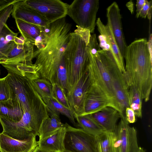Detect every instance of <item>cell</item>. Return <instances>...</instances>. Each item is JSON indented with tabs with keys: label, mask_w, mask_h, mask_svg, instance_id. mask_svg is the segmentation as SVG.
<instances>
[{
	"label": "cell",
	"mask_w": 152,
	"mask_h": 152,
	"mask_svg": "<svg viewBox=\"0 0 152 152\" xmlns=\"http://www.w3.org/2000/svg\"><path fill=\"white\" fill-rule=\"evenodd\" d=\"M99 152H117L114 132L105 131L97 136Z\"/></svg>",
	"instance_id": "4316f807"
},
{
	"label": "cell",
	"mask_w": 152,
	"mask_h": 152,
	"mask_svg": "<svg viewBox=\"0 0 152 152\" xmlns=\"http://www.w3.org/2000/svg\"><path fill=\"white\" fill-rule=\"evenodd\" d=\"M65 126L58 129L38 141V147L50 152H63L66 150Z\"/></svg>",
	"instance_id": "ac0fdd59"
},
{
	"label": "cell",
	"mask_w": 152,
	"mask_h": 152,
	"mask_svg": "<svg viewBox=\"0 0 152 152\" xmlns=\"http://www.w3.org/2000/svg\"><path fill=\"white\" fill-rule=\"evenodd\" d=\"M128 99L129 107L134 111L136 116L141 118L142 99L138 90L133 86L129 87Z\"/></svg>",
	"instance_id": "83f0119b"
},
{
	"label": "cell",
	"mask_w": 152,
	"mask_h": 152,
	"mask_svg": "<svg viewBox=\"0 0 152 152\" xmlns=\"http://www.w3.org/2000/svg\"><path fill=\"white\" fill-rule=\"evenodd\" d=\"M134 111L130 107L127 108L125 111V117L128 124H132L135 122L136 119Z\"/></svg>",
	"instance_id": "e575fe53"
},
{
	"label": "cell",
	"mask_w": 152,
	"mask_h": 152,
	"mask_svg": "<svg viewBox=\"0 0 152 152\" xmlns=\"http://www.w3.org/2000/svg\"><path fill=\"white\" fill-rule=\"evenodd\" d=\"M49 116L48 108L42 100L30 109L24 111L19 121L0 117V123L3 132L14 139L23 140L33 135L37 136L42 121Z\"/></svg>",
	"instance_id": "277c9868"
},
{
	"label": "cell",
	"mask_w": 152,
	"mask_h": 152,
	"mask_svg": "<svg viewBox=\"0 0 152 152\" xmlns=\"http://www.w3.org/2000/svg\"><path fill=\"white\" fill-rule=\"evenodd\" d=\"M36 91L42 98H54L52 83L45 78H39L31 80Z\"/></svg>",
	"instance_id": "f1b7e54d"
},
{
	"label": "cell",
	"mask_w": 152,
	"mask_h": 152,
	"mask_svg": "<svg viewBox=\"0 0 152 152\" xmlns=\"http://www.w3.org/2000/svg\"><path fill=\"white\" fill-rule=\"evenodd\" d=\"M11 15L18 19L39 26L44 27L49 24L42 16L27 5L24 0H16L13 4Z\"/></svg>",
	"instance_id": "2e32d148"
},
{
	"label": "cell",
	"mask_w": 152,
	"mask_h": 152,
	"mask_svg": "<svg viewBox=\"0 0 152 152\" xmlns=\"http://www.w3.org/2000/svg\"><path fill=\"white\" fill-rule=\"evenodd\" d=\"M139 152H145V151L143 148H141Z\"/></svg>",
	"instance_id": "b9f144b4"
},
{
	"label": "cell",
	"mask_w": 152,
	"mask_h": 152,
	"mask_svg": "<svg viewBox=\"0 0 152 152\" xmlns=\"http://www.w3.org/2000/svg\"><path fill=\"white\" fill-rule=\"evenodd\" d=\"M91 36L83 35L75 30L70 34L64 55L67 77V95L72 92L88 69L89 58L87 46Z\"/></svg>",
	"instance_id": "3957f363"
},
{
	"label": "cell",
	"mask_w": 152,
	"mask_h": 152,
	"mask_svg": "<svg viewBox=\"0 0 152 152\" xmlns=\"http://www.w3.org/2000/svg\"><path fill=\"white\" fill-rule=\"evenodd\" d=\"M34 47L33 44L26 40L23 44L15 45L0 64H33L32 61L34 58Z\"/></svg>",
	"instance_id": "e0dca14e"
},
{
	"label": "cell",
	"mask_w": 152,
	"mask_h": 152,
	"mask_svg": "<svg viewBox=\"0 0 152 152\" xmlns=\"http://www.w3.org/2000/svg\"><path fill=\"white\" fill-rule=\"evenodd\" d=\"M15 20L17 27L21 36L25 40L34 45L35 39L42 32V27L20 19Z\"/></svg>",
	"instance_id": "cb8c5ba5"
},
{
	"label": "cell",
	"mask_w": 152,
	"mask_h": 152,
	"mask_svg": "<svg viewBox=\"0 0 152 152\" xmlns=\"http://www.w3.org/2000/svg\"><path fill=\"white\" fill-rule=\"evenodd\" d=\"M107 66L111 78L120 118L126 122L125 111L126 108L129 107V86L112 53L108 51H107Z\"/></svg>",
	"instance_id": "ba28073f"
},
{
	"label": "cell",
	"mask_w": 152,
	"mask_h": 152,
	"mask_svg": "<svg viewBox=\"0 0 152 152\" xmlns=\"http://www.w3.org/2000/svg\"><path fill=\"white\" fill-rule=\"evenodd\" d=\"M66 150L72 152H99L97 136L90 134L81 128L65 124Z\"/></svg>",
	"instance_id": "9c48e42d"
},
{
	"label": "cell",
	"mask_w": 152,
	"mask_h": 152,
	"mask_svg": "<svg viewBox=\"0 0 152 152\" xmlns=\"http://www.w3.org/2000/svg\"><path fill=\"white\" fill-rule=\"evenodd\" d=\"M1 74V71H0V75Z\"/></svg>",
	"instance_id": "ee69618b"
},
{
	"label": "cell",
	"mask_w": 152,
	"mask_h": 152,
	"mask_svg": "<svg viewBox=\"0 0 152 152\" xmlns=\"http://www.w3.org/2000/svg\"><path fill=\"white\" fill-rule=\"evenodd\" d=\"M13 4L0 11V34L12 13Z\"/></svg>",
	"instance_id": "d6a6232c"
},
{
	"label": "cell",
	"mask_w": 152,
	"mask_h": 152,
	"mask_svg": "<svg viewBox=\"0 0 152 152\" xmlns=\"http://www.w3.org/2000/svg\"><path fill=\"white\" fill-rule=\"evenodd\" d=\"M24 110L16 101L10 99L0 102V117L18 122L22 118Z\"/></svg>",
	"instance_id": "44dd1931"
},
{
	"label": "cell",
	"mask_w": 152,
	"mask_h": 152,
	"mask_svg": "<svg viewBox=\"0 0 152 152\" xmlns=\"http://www.w3.org/2000/svg\"><path fill=\"white\" fill-rule=\"evenodd\" d=\"M33 152H50L47 151H44L39 149L38 147L35 149V150Z\"/></svg>",
	"instance_id": "60d3db41"
},
{
	"label": "cell",
	"mask_w": 152,
	"mask_h": 152,
	"mask_svg": "<svg viewBox=\"0 0 152 152\" xmlns=\"http://www.w3.org/2000/svg\"><path fill=\"white\" fill-rule=\"evenodd\" d=\"M46 104L48 111L61 114L67 117L70 121L75 125V113L72 109H68L58 102L54 98L44 97L42 98Z\"/></svg>",
	"instance_id": "484cf974"
},
{
	"label": "cell",
	"mask_w": 152,
	"mask_h": 152,
	"mask_svg": "<svg viewBox=\"0 0 152 152\" xmlns=\"http://www.w3.org/2000/svg\"><path fill=\"white\" fill-rule=\"evenodd\" d=\"M16 0H0V11L13 4Z\"/></svg>",
	"instance_id": "74e56055"
},
{
	"label": "cell",
	"mask_w": 152,
	"mask_h": 152,
	"mask_svg": "<svg viewBox=\"0 0 152 152\" xmlns=\"http://www.w3.org/2000/svg\"><path fill=\"white\" fill-rule=\"evenodd\" d=\"M49 116L42 121L38 131L37 136L39 140L56 131L65 126L60 118L59 114L52 111H48Z\"/></svg>",
	"instance_id": "603a6c76"
},
{
	"label": "cell",
	"mask_w": 152,
	"mask_h": 152,
	"mask_svg": "<svg viewBox=\"0 0 152 152\" xmlns=\"http://www.w3.org/2000/svg\"><path fill=\"white\" fill-rule=\"evenodd\" d=\"M55 83H57L66 91L67 84L66 67L64 57L59 65L55 75Z\"/></svg>",
	"instance_id": "4dcf8cb0"
},
{
	"label": "cell",
	"mask_w": 152,
	"mask_h": 152,
	"mask_svg": "<svg viewBox=\"0 0 152 152\" xmlns=\"http://www.w3.org/2000/svg\"><path fill=\"white\" fill-rule=\"evenodd\" d=\"M71 25L65 18L43 27L46 34L45 41L39 49L35 50L34 65L41 78H45L51 83H55L56 71L64 57L65 50L70 38Z\"/></svg>",
	"instance_id": "6da1fadb"
},
{
	"label": "cell",
	"mask_w": 152,
	"mask_h": 152,
	"mask_svg": "<svg viewBox=\"0 0 152 152\" xmlns=\"http://www.w3.org/2000/svg\"><path fill=\"white\" fill-rule=\"evenodd\" d=\"M25 42L24 38L22 36L18 37H16L15 40L16 45H22L24 44Z\"/></svg>",
	"instance_id": "f35d334b"
},
{
	"label": "cell",
	"mask_w": 152,
	"mask_h": 152,
	"mask_svg": "<svg viewBox=\"0 0 152 152\" xmlns=\"http://www.w3.org/2000/svg\"><path fill=\"white\" fill-rule=\"evenodd\" d=\"M99 31L104 37L109 44L111 52L121 72L124 74L125 72L124 58L121 56L113 36V33L108 25H104L98 18L96 22Z\"/></svg>",
	"instance_id": "d6986e66"
},
{
	"label": "cell",
	"mask_w": 152,
	"mask_h": 152,
	"mask_svg": "<svg viewBox=\"0 0 152 152\" xmlns=\"http://www.w3.org/2000/svg\"><path fill=\"white\" fill-rule=\"evenodd\" d=\"M75 118L80 128L90 134L97 136L105 131L95 121L90 114L75 115Z\"/></svg>",
	"instance_id": "d4e9b609"
},
{
	"label": "cell",
	"mask_w": 152,
	"mask_h": 152,
	"mask_svg": "<svg viewBox=\"0 0 152 152\" xmlns=\"http://www.w3.org/2000/svg\"><path fill=\"white\" fill-rule=\"evenodd\" d=\"M10 99V92L6 77L0 78V102Z\"/></svg>",
	"instance_id": "1f68e13d"
},
{
	"label": "cell",
	"mask_w": 152,
	"mask_h": 152,
	"mask_svg": "<svg viewBox=\"0 0 152 152\" xmlns=\"http://www.w3.org/2000/svg\"><path fill=\"white\" fill-rule=\"evenodd\" d=\"M145 0H137V1L136 7V17L138 18L139 17L141 10L145 2Z\"/></svg>",
	"instance_id": "8d00e7d4"
},
{
	"label": "cell",
	"mask_w": 152,
	"mask_h": 152,
	"mask_svg": "<svg viewBox=\"0 0 152 152\" xmlns=\"http://www.w3.org/2000/svg\"><path fill=\"white\" fill-rule=\"evenodd\" d=\"M152 8V0L149 1L148 0H145V2L141 10L139 16L144 18H145L147 16L148 18H151Z\"/></svg>",
	"instance_id": "836d02e7"
},
{
	"label": "cell",
	"mask_w": 152,
	"mask_h": 152,
	"mask_svg": "<svg viewBox=\"0 0 152 152\" xmlns=\"http://www.w3.org/2000/svg\"><path fill=\"white\" fill-rule=\"evenodd\" d=\"M8 72L5 77L10 99L18 102L24 112L31 109L42 100L34 89L31 80L25 76Z\"/></svg>",
	"instance_id": "8992f818"
},
{
	"label": "cell",
	"mask_w": 152,
	"mask_h": 152,
	"mask_svg": "<svg viewBox=\"0 0 152 152\" xmlns=\"http://www.w3.org/2000/svg\"><path fill=\"white\" fill-rule=\"evenodd\" d=\"M98 38L99 42V45L100 48L103 50L111 52L110 47L104 37L100 34Z\"/></svg>",
	"instance_id": "d590c367"
},
{
	"label": "cell",
	"mask_w": 152,
	"mask_h": 152,
	"mask_svg": "<svg viewBox=\"0 0 152 152\" xmlns=\"http://www.w3.org/2000/svg\"><path fill=\"white\" fill-rule=\"evenodd\" d=\"M107 24L115 38L119 50L124 58L127 47L122 29L120 10L117 3L113 2L107 9Z\"/></svg>",
	"instance_id": "7c38bea8"
},
{
	"label": "cell",
	"mask_w": 152,
	"mask_h": 152,
	"mask_svg": "<svg viewBox=\"0 0 152 152\" xmlns=\"http://www.w3.org/2000/svg\"><path fill=\"white\" fill-rule=\"evenodd\" d=\"M50 24L67 15L68 4L59 0H24Z\"/></svg>",
	"instance_id": "30bf717a"
},
{
	"label": "cell",
	"mask_w": 152,
	"mask_h": 152,
	"mask_svg": "<svg viewBox=\"0 0 152 152\" xmlns=\"http://www.w3.org/2000/svg\"><path fill=\"white\" fill-rule=\"evenodd\" d=\"M90 115L95 121L107 132L114 131L117 122L121 118L118 110L108 106Z\"/></svg>",
	"instance_id": "ffe728a7"
},
{
	"label": "cell",
	"mask_w": 152,
	"mask_h": 152,
	"mask_svg": "<svg viewBox=\"0 0 152 152\" xmlns=\"http://www.w3.org/2000/svg\"><path fill=\"white\" fill-rule=\"evenodd\" d=\"M36 136L23 140L14 139L3 132L0 133V152H33L38 147Z\"/></svg>",
	"instance_id": "5bb4252c"
},
{
	"label": "cell",
	"mask_w": 152,
	"mask_h": 152,
	"mask_svg": "<svg viewBox=\"0 0 152 152\" xmlns=\"http://www.w3.org/2000/svg\"><path fill=\"white\" fill-rule=\"evenodd\" d=\"M124 58L126 65L123 75L129 86L135 87L142 100L148 102L152 87V56L146 39L136 40L127 46Z\"/></svg>",
	"instance_id": "7a4b0ae2"
},
{
	"label": "cell",
	"mask_w": 152,
	"mask_h": 152,
	"mask_svg": "<svg viewBox=\"0 0 152 152\" xmlns=\"http://www.w3.org/2000/svg\"><path fill=\"white\" fill-rule=\"evenodd\" d=\"M126 6L128 9H129L130 7H131L129 10L131 12V13H132V12L133 11V2H132V1H130L129 2H128V3L126 4Z\"/></svg>",
	"instance_id": "ab89813d"
},
{
	"label": "cell",
	"mask_w": 152,
	"mask_h": 152,
	"mask_svg": "<svg viewBox=\"0 0 152 152\" xmlns=\"http://www.w3.org/2000/svg\"><path fill=\"white\" fill-rule=\"evenodd\" d=\"M52 85L54 98L65 107L72 109L69 102L66 90L57 83Z\"/></svg>",
	"instance_id": "f546056e"
},
{
	"label": "cell",
	"mask_w": 152,
	"mask_h": 152,
	"mask_svg": "<svg viewBox=\"0 0 152 152\" xmlns=\"http://www.w3.org/2000/svg\"><path fill=\"white\" fill-rule=\"evenodd\" d=\"M18 33L12 30L6 24L0 34V63L10 53L15 45Z\"/></svg>",
	"instance_id": "7402d4cb"
},
{
	"label": "cell",
	"mask_w": 152,
	"mask_h": 152,
	"mask_svg": "<svg viewBox=\"0 0 152 152\" xmlns=\"http://www.w3.org/2000/svg\"><path fill=\"white\" fill-rule=\"evenodd\" d=\"M99 6V0H75L68 4L67 15L77 26L93 33Z\"/></svg>",
	"instance_id": "52a82bcc"
},
{
	"label": "cell",
	"mask_w": 152,
	"mask_h": 152,
	"mask_svg": "<svg viewBox=\"0 0 152 152\" xmlns=\"http://www.w3.org/2000/svg\"><path fill=\"white\" fill-rule=\"evenodd\" d=\"M108 106L112 107L104 93L90 80V85L86 96L83 112L82 115L93 114Z\"/></svg>",
	"instance_id": "9a60e30c"
},
{
	"label": "cell",
	"mask_w": 152,
	"mask_h": 152,
	"mask_svg": "<svg viewBox=\"0 0 152 152\" xmlns=\"http://www.w3.org/2000/svg\"><path fill=\"white\" fill-rule=\"evenodd\" d=\"M116 136L117 152H139L137 132L126 121L121 118L113 131Z\"/></svg>",
	"instance_id": "8fae6325"
},
{
	"label": "cell",
	"mask_w": 152,
	"mask_h": 152,
	"mask_svg": "<svg viewBox=\"0 0 152 152\" xmlns=\"http://www.w3.org/2000/svg\"><path fill=\"white\" fill-rule=\"evenodd\" d=\"M87 50L89 58L88 70L91 81L102 90L110 102L112 107L119 112L107 66V51L101 49L94 56L87 48Z\"/></svg>",
	"instance_id": "5b68a950"
},
{
	"label": "cell",
	"mask_w": 152,
	"mask_h": 152,
	"mask_svg": "<svg viewBox=\"0 0 152 152\" xmlns=\"http://www.w3.org/2000/svg\"><path fill=\"white\" fill-rule=\"evenodd\" d=\"M63 152H71L70 151H68V150H66L65 151Z\"/></svg>",
	"instance_id": "7bdbcfd3"
},
{
	"label": "cell",
	"mask_w": 152,
	"mask_h": 152,
	"mask_svg": "<svg viewBox=\"0 0 152 152\" xmlns=\"http://www.w3.org/2000/svg\"><path fill=\"white\" fill-rule=\"evenodd\" d=\"M90 85V75L88 68L72 92L67 96L75 115H81L83 114L85 100Z\"/></svg>",
	"instance_id": "4fadbf2b"
}]
</instances>
